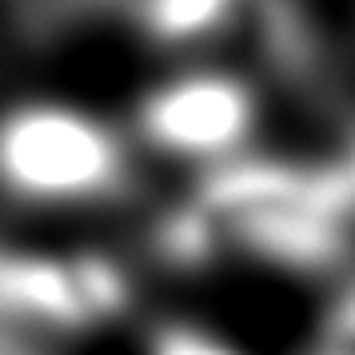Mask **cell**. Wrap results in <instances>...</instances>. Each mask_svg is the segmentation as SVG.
I'll return each mask as SVG.
<instances>
[{"mask_svg":"<svg viewBox=\"0 0 355 355\" xmlns=\"http://www.w3.org/2000/svg\"><path fill=\"white\" fill-rule=\"evenodd\" d=\"M128 180L124 148L100 120L28 104L0 120V184L24 200H96Z\"/></svg>","mask_w":355,"mask_h":355,"instance_id":"1","label":"cell"},{"mask_svg":"<svg viewBox=\"0 0 355 355\" xmlns=\"http://www.w3.org/2000/svg\"><path fill=\"white\" fill-rule=\"evenodd\" d=\"M252 92L232 76H184L164 84L140 108L144 136L176 156H227L252 128Z\"/></svg>","mask_w":355,"mask_h":355,"instance_id":"2","label":"cell"},{"mask_svg":"<svg viewBox=\"0 0 355 355\" xmlns=\"http://www.w3.org/2000/svg\"><path fill=\"white\" fill-rule=\"evenodd\" d=\"M0 320L49 323V327H84L96 320L76 259H52L33 252L0 248Z\"/></svg>","mask_w":355,"mask_h":355,"instance_id":"3","label":"cell"},{"mask_svg":"<svg viewBox=\"0 0 355 355\" xmlns=\"http://www.w3.org/2000/svg\"><path fill=\"white\" fill-rule=\"evenodd\" d=\"M240 0H144V28L160 40H192L220 28Z\"/></svg>","mask_w":355,"mask_h":355,"instance_id":"4","label":"cell"},{"mask_svg":"<svg viewBox=\"0 0 355 355\" xmlns=\"http://www.w3.org/2000/svg\"><path fill=\"white\" fill-rule=\"evenodd\" d=\"M211 224L204 208H180L172 216H164V224L156 227V248L168 263L176 268H196L211 256Z\"/></svg>","mask_w":355,"mask_h":355,"instance_id":"5","label":"cell"},{"mask_svg":"<svg viewBox=\"0 0 355 355\" xmlns=\"http://www.w3.org/2000/svg\"><path fill=\"white\" fill-rule=\"evenodd\" d=\"M152 355H236V352L192 331V327H164L160 336L152 339Z\"/></svg>","mask_w":355,"mask_h":355,"instance_id":"6","label":"cell"},{"mask_svg":"<svg viewBox=\"0 0 355 355\" xmlns=\"http://www.w3.org/2000/svg\"><path fill=\"white\" fill-rule=\"evenodd\" d=\"M327 347H352L355 352V288L339 300L336 315H331V343Z\"/></svg>","mask_w":355,"mask_h":355,"instance_id":"7","label":"cell"},{"mask_svg":"<svg viewBox=\"0 0 355 355\" xmlns=\"http://www.w3.org/2000/svg\"><path fill=\"white\" fill-rule=\"evenodd\" d=\"M323 355H355L352 347H323Z\"/></svg>","mask_w":355,"mask_h":355,"instance_id":"8","label":"cell"},{"mask_svg":"<svg viewBox=\"0 0 355 355\" xmlns=\"http://www.w3.org/2000/svg\"><path fill=\"white\" fill-rule=\"evenodd\" d=\"M0 355H24V352H17V347H8V343H0Z\"/></svg>","mask_w":355,"mask_h":355,"instance_id":"9","label":"cell"},{"mask_svg":"<svg viewBox=\"0 0 355 355\" xmlns=\"http://www.w3.org/2000/svg\"><path fill=\"white\" fill-rule=\"evenodd\" d=\"M352 176H355V156H352Z\"/></svg>","mask_w":355,"mask_h":355,"instance_id":"10","label":"cell"}]
</instances>
